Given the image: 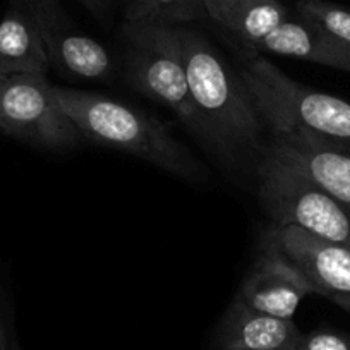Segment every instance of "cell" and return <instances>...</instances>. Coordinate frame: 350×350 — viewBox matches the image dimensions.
<instances>
[{"mask_svg":"<svg viewBox=\"0 0 350 350\" xmlns=\"http://www.w3.org/2000/svg\"><path fill=\"white\" fill-rule=\"evenodd\" d=\"M177 31L204 144L230 167L258 165L270 136L244 79L203 35L180 26Z\"/></svg>","mask_w":350,"mask_h":350,"instance_id":"1","label":"cell"},{"mask_svg":"<svg viewBox=\"0 0 350 350\" xmlns=\"http://www.w3.org/2000/svg\"><path fill=\"white\" fill-rule=\"evenodd\" d=\"M57 102L84 139L129 153L189 183L208 170L158 117L107 95L53 86Z\"/></svg>","mask_w":350,"mask_h":350,"instance_id":"2","label":"cell"},{"mask_svg":"<svg viewBox=\"0 0 350 350\" xmlns=\"http://www.w3.org/2000/svg\"><path fill=\"white\" fill-rule=\"evenodd\" d=\"M239 74L268 134L299 131L350 150V103L304 86L261 53H247Z\"/></svg>","mask_w":350,"mask_h":350,"instance_id":"3","label":"cell"},{"mask_svg":"<svg viewBox=\"0 0 350 350\" xmlns=\"http://www.w3.org/2000/svg\"><path fill=\"white\" fill-rule=\"evenodd\" d=\"M127 42L126 79L131 86L175 117L204 143V129L198 117L177 26L154 23H124Z\"/></svg>","mask_w":350,"mask_h":350,"instance_id":"4","label":"cell"},{"mask_svg":"<svg viewBox=\"0 0 350 350\" xmlns=\"http://www.w3.org/2000/svg\"><path fill=\"white\" fill-rule=\"evenodd\" d=\"M258 200L273 225H295L350 245V210L292 163L267 148L256 165Z\"/></svg>","mask_w":350,"mask_h":350,"instance_id":"5","label":"cell"},{"mask_svg":"<svg viewBox=\"0 0 350 350\" xmlns=\"http://www.w3.org/2000/svg\"><path fill=\"white\" fill-rule=\"evenodd\" d=\"M0 131L53 151L70 150L84 141L57 102L52 84L38 74L0 76Z\"/></svg>","mask_w":350,"mask_h":350,"instance_id":"6","label":"cell"},{"mask_svg":"<svg viewBox=\"0 0 350 350\" xmlns=\"http://www.w3.org/2000/svg\"><path fill=\"white\" fill-rule=\"evenodd\" d=\"M259 251L275 256L294 268L326 297L333 292H350V245L318 237L295 225H273L259 237Z\"/></svg>","mask_w":350,"mask_h":350,"instance_id":"7","label":"cell"},{"mask_svg":"<svg viewBox=\"0 0 350 350\" xmlns=\"http://www.w3.org/2000/svg\"><path fill=\"white\" fill-rule=\"evenodd\" d=\"M38 25L50 67L60 76L83 81H112L116 64L109 50L81 31L59 0H26Z\"/></svg>","mask_w":350,"mask_h":350,"instance_id":"8","label":"cell"},{"mask_svg":"<svg viewBox=\"0 0 350 350\" xmlns=\"http://www.w3.org/2000/svg\"><path fill=\"white\" fill-rule=\"evenodd\" d=\"M268 150L304 172L321 189L350 210V150L325 139L299 133L268 134Z\"/></svg>","mask_w":350,"mask_h":350,"instance_id":"9","label":"cell"},{"mask_svg":"<svg viewBox=\"0 0 350 350\" xmlns=\"http://www.w3.org/2000/svg\"><path fill=\"white\" fill-rule=\"evenodd\" d=\"M308 294L314 291L294 268L275 256L258 252L234 302L262 314L292 319Z\"/></svg>","mask_w":350,"mask_h":350,"instance_id":"10","label":"cell"},{"mask_svg":"<svg viewBox=\"0 0 350 350\" xmlns=\"http://www.w3.org/2000/svg\"><path fill=\"white\" fill-rule=\"evenodd\" d=\"M251 50L308 60L350 72V46L302 16L297 19L288 18Z\"/></svg>","mask_w":350,"mask_h":350,"instance_id":"11","label":"cell"},{"mask_svg":"<svg viewBox=\"0 0 350 350\" xmlns=\"http://www.w3.org/2000/svg\"><path fill=\"white\" fill-rule=\"evenodd\" d=\"M302 333L294 319L275 318L232 301L217 329L220 350H295Z\"/></svg>","mask_w":350,"mask_h":350,"instance_id":"12","label":"cell"},{"mask_svg":"<svg viewBox=\"0 0 350 350\" xmlns=\"http://www.w3.org/2000/svg\"><path fill=\"white\" fill-rule=\"evenodd\" d=\"M50 60L38 25L26 0H14L0 21V76H45Z\"/></svg>","mask_w":350,"mask_h":350,"instance_id":"13","label":"cell"},{"mask_svg":"<svg viewBox=\"0 0 350 350\" xmlns=\"http://www.w3.org/2000/svg\"><path fill=\"white\" fill-rule=\"evenodd\" d=\"M287 19L288 11L280 0H234L215 23L254 49Z\"/></svg>","mask_w":350,"mask_h":350,"instance_id":"14","label":"cell"},{"mask_svg":"<svg viewBox=\"0 0 350 350\" xmlns=\"http://www.w3.org/2000/svg\"><path fill=\"white\" fill-rule=\"evenodd\" d=\"M203 0H127L126 21L179 26L204 18Z\"/></svg>","mask_w":350,"mask_h":350,"instance_id":"15","label":"cell"},{"mask_svg":"<svg viewBox=\"0 0 350 350\" xmlns=\"http://www.w3.org/2000/svg\"><path fill=\"white\" fill-rule=\"evenodd\" d=\"M297 12L350 46V11L328 0H299Z\"/></svg>","mask_w":350,"mask_h":350,"instance_id":"16","label":"cell"},{"mask_svg":"<svg viewBox=\"0 0 350 350\" xmlns=\"http://www.w3.org/2000/svg\"><path fill=\"white\" fill-rule=\"evenodd\" d=\"M295 350H350V336L328 329L302 333Z\"/></svg>","mask_w":350,"mask_h":350,"instance_id":"17","label":"cell"},{"mask_svg":"<svg viewBox=\"0 0 350 350\" xmlns=\"http://www.w3.org/2000/svg\"><path fill=\"white\" fill-rule=\"evenodd\" d=\"M232 2H234V0H203L208 18H211L213 21L220 16V12L224 11L228 4H232Z\"/></svg>","mask_w":350,"mask_h":350,"instance_id":"18","label":"cell"},{"mask_svg":"<svg viewBox=\"0 0 350 350\" xmlns=\"http://www.w3.org/2000/svg\"><path fill=\"white\" fill-rule=\"evenodd\" d=\"M325 299L332 301L333 304H336L350 314V292H333V294L326 295Z\"/></svg>","mask_w":350,"mask_h":350,"instance_id":"19","label":"cell"},{"mask_svg":"<svg viewBox=\"0 0 350 350\" xmlns=\"http://www.w3.org/2000/svg\"><path fill=\"white\" fill-rule=\"evenodd\" d=\"M0 350H9L8 325H5L4 308H2V301H0Z\"/></svg>","mask_w":350,"mask_h":350,"instance_id":"20","label":"cell"}]
</instances>
